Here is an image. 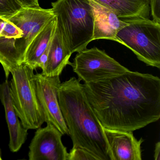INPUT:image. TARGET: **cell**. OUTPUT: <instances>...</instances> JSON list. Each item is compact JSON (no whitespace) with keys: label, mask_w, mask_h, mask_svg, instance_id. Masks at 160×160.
<instances>
[{"label":"cell","mask_w":160,"mask_h":160,"mask_svg":"<svg viewBox=\"0 0 160 160\" xmlns=\"http://www.w3.org/2000/svg\"><path fill=\"white\" fill-rule=\"evenodd\" d=\"M88 100L103 127L133 132L160 118V79L129 71L84 83Z\"/></svg>","instance_id":"cell-1"},{"label":"cell","mask_w":160,"mask_h":160,"mask_svg":"<svg viewBox=\"0 0 160 160\" xmlns=\"http://www.w3.org/2000/svg\"><path fill=\"white\" fill-rule=\"evenodd\" d=\"M75 77L61 83L59 104L72 142V148H81L97 160H110L103 127L88 100L83 84Z\"/></svg>","instance_id":"cell-2"},{"label":"cell","mask_w":160,"mask_h":160,"mask_svg":"<svg viewBox=\"0 0 160 160\" xmlns=\"http://www.w3.org/2000/svg\"><path fill=\"white\" fill-rule=\"evenodd\" d=\"M55 16L52 9L23 8L6 20L0 33V63L8 79L12 69L23 63L27 49L40 31Z\"/></svg>","instance_id":"cell-3"},{"label":"cell","mask_w":160,"mask_h":160,"mask_svg":"<svg viewBox=\"0 0 160 160\" xmlns=\"http://www.w3.org/2000/svg\"><path fill=\"white\" fill-rule=\"evenodd\" d=\"M57 26L72 54L93 41L94 19L89 0H57L52 3Z\"/></svg>","instance_id":"cell-4"},{"label":"cell","mask_w":160,"mask_h":160,"mask_svg":"<svg viewBox=\"0 0 160 160\" xmlns=\"http://www.w3.org/2000/svg\"><path fill=\"white\" fill-rule=\"evenodd\" d=\"M34 69L25 62L12 70L10 92L14 108L27 130L40 128L45 122L34 82Z\"/></svg>","instance_id":"cell-5"},{"label":"cell","mask_w":160,"mask_h":160,"mask_svg":"<svg viewBox=\"0 0 160 160\" xmlns=\"http://www.w3.org/2000/svg\"><path fill=\"white\" fill-rule=\"evenodd\" d=\"M128 25L117 33V42L131 49L148 66L160 68V24L149 18L122 20Z\"/></svg>","instance_id":"cell-6"},{"label":"cell","mask_w":160,"mask_h":160,"mask_svg":"<svg viewBox=\"0 0 160 160\" xmlns=\"http://www.w3.org/2000/svg\"><path fill=\"white\" fill-rule=\"evenodd\" d=\"M70 65L80 81L95 82L121 74L130 70L96 47L78 52Z\"/></svg>","instance_id":"cell-7"},{"label":"cell","mask_w":160,"mask_h":160,"mask_svg":"<svg viewBox=\"0 0 160 160\" xmlns=\"http://www.w3.org/2000/svg\"><path fill=\"white\" fill-rule=\"evenodd\" d=\"M34 82L45 122L52 124L62 135H69L58 99V88L61 84L59 76L49 77L37 73L34 75Z\"/></svg>","instance_id":"cell-8"},{"label":"cell","mask_w":160,"mask_h":160,"mask_svg":"<svg viewBox=\"0 0 160 160\" xmlns=\"http://www.w3.org/2000/svg\"><path fill=\"white\" fill-rule=\"evenodd\" d=\"M38 128L29 146L30 160H68L67 148L62 141L63 135L50 123Z\"/></svg>","instance_id":"cell-9"},{"label":"cell","mask_w":160,"mask_h":160,"mask_svg":"<svg viewBox=\"0 0 160 160\" xmlns=\"http://www.w3.org/2000/svg\"><path fill=\"white\" fill-rule=\"evenodd\" d=\"M103 132L108 146L110 160H142L143 138L138 140L132 132L112 130L104 127Z\"/></svg>","instance_id":"cell-10"},{"label":"cell","mask_w":160,"mask_h":160,"mask_svg":"<svg viewBox=\"0 0 160 160\" xmlns=\"http://www.w3.org/2000/svg\"><path fill=\"white\" fill-rule=\"evenodd\" d=\"M94 16L93 41L105 39L117 42L116 35L128 25L122 21L111 9L96 0H89Z\"/></svg>","instance_id":"cell-11"},{"label":"cell","mask_w":160,"mask_h":160,"mask_svg":"<svg viewBox=\"0 0 160 160\" xmlns=\"http://www.w3.org/2000/svg\"><path fill=\"white\" fill-rule=\"evenodd\" d=\"M0 100L5 110L9 129V148L12 152H17L26 142L28 130L23 127L14 108L10 92V82L8 79L0 85Z\"/></svg>","instance_id":"cell-12"},{"label":"cell","mask_w":160,"mask_h":160,"mask_svg":"<svg viewBox=\"0 0 160 160\" xmlns=\"http://www.w3.org/2000/svg\"><path fill=\"white\" fill-rule=\"evenodd\" d=\"M72 55L64 43L60 30L57 26L46 61L42 69V73L49 77L60 76L66 65H70L69 59Z\"/></svg>","instance_id":"cell-13"},{"label":"cell","mask_w":160,"mask_h":160,"mask_svg":"<svg viewBox=\"0 0 160 160\" xmlns=\"http://www.w3.org/2000/svg\"><path fill=\"white\" fill-rule=\"evenodd\" d=\"M57 28V18H53L40 31L27 49L24 62L34 70L40 68V60L49 47Z\"/></svg>","instance_id":"cell-14"},{"label":"cell","mask_w":160,"mask_h":160,"mask_svg":"<svg viewBox=\"0 0 160 160\" xmlns=\"http://www.w3.org/2000/svg\"><path fill=\"white\" fill-rule=\"evenodd\" d=\"M113 11L122 20L149 18L150 0H96Z\"/></svg>","instance_id":"cell-15"},{"label":"cell","mask_w":160,"mask_h":160,"mask_svg":"<svg viewBox=\"0 0 160 160\" xmlns=\"http://www.w3.org/2000/svg\"><path fill=\"white\" fill-rule=\"evenodd\" d=\"M23 8L17 0H0V18H8Z\"/></svg>","instance_id":"cell-16"},{"label":"cell","mask_w":160,"mask_h":160,"mask_svg":"<svg viewBox=\"0 0 160 160\" xmlns=\"http://www.w3.org/2000/svg\"><path fill=\"white\" fill-rule=\"evenodd\" d=\"M97 160L92 154L81 148H72L68 152V160Z\"/></svg>","instance_id":"cell-17"},{"label":"cell","mask_w":160,"mask_h":160,"mask_svg":"<svg viewBox=\"0 0 160 160\" xmlns=\"http://www.w3.org/2000/svg\"><path fill=\"white\" fill-rule=\"evenodd\" d=\"M150 7L152 20L160 24V0H150Z\"/></svg>","instance_id":"cell-18"},{"label":"cell","mask_w":160,"mask_h":160,"mask_svg":"<svg viewBox=\"0 0 160 160\" xmlns=\"http://www.w3.org/2000/svg\"><path fill=\"white\" fill-rule=\"evenodd\" d=\"M23 8H36L39 7V0H17Z\"/></svg>","instance_id":"cell-19"},{"label":"cell","mask_w":160,"mask_h":160,"mask_svg":"<svg viewBox=\"0 0 160 160\" xmlns=\"http://www.w3.org/2000/svg\"><path fill=\"white\" fill-rule=\"evenodd\" d=\"M154 159L155 160H160V142L159 141L155 144Z\"/></svg>","instance_id":"cell-20"},{"label":"cell","mask_w":160,"mask_h":160,"mask_svg":"<svg viewBox=\"0 0 160 160\" xmlns=\"http://www.w3.org/2000/svg\"><path fill=\"white\" fill-rule=\"evenodd\" d=\"M6 24V20L4 18H0V33L3 30Z\"/></svg>","instance_id":"cell-21"},{"label":"cell","mask_w":160,"mask_h":160,"mask_svg":"<svg viewBox=\"0 0 160 160\" xmlns=\"http://www.w3.org/2000/svg\"><path fill=\"white\" fill-rule=\"evenodd\" d=\"M2 160V158L1 152V150H0V160Z\"/></svg>","instance_id":"cell-22"}]
</instances>
